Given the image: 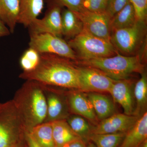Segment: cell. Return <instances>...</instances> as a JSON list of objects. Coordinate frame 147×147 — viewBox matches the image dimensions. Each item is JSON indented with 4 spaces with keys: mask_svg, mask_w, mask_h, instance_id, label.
Listing matches in <instances>:
<instances>
[{
    "mask_svg": "<svg viewBox=\"0 0 147 147\" xmlns=\"http://www.w3.org/2000/svg\"><path fill=\"white\" fill-rule=\"evenodd\" d=\"M87 147H97L96 146H95L94 144H92V143H90V144H89V145H88V146H87Z\"/></svg>",
    "mask_w": 147,
    "mask_h": 147,
    "instance_id": "cell-36",
    "label": "cell"
},
{
    "mask_svg": "<svg viewBox=\"0 0 147 147\" xmlns=\"http://www.w3.org/2000/svg\"><path fill=\"white\" fill-rule=\"evenodd\" d=\"M29 47L40 54L57 55L69 59L76 60V53L64 40L61 37L49 33L30 35Z\"/></svg>",
    "mask_w": 147,
    "mask_h": 147,
    "instance_id": "cell-6",
    "label": "cell"
},
{
    "mask_svg": "<svg viewBox=\"0 0 147 147\" xmlns=\"http://www.w3.org/2000/svg\"><path fill=\"white\" fill-rule=\"evenodd\" d=\"M126 132L110 134H93L89 137L97 147H118Z\"/></svg>",
    "mask_w": 147,
    "mask_h": 147,
    "instance_id": "cell-24",
    "label": "cell"
},
{
    "mask_svg": "<svg viewBox=\"0 0 147 147\" xmlns=\"http://www.w3.org/2000/svg\"><path fill=\"white\" fill-rule=\"evenodd\" d=\"M139 117L125 114H114L92 129L93 134H110L127 132L132 128Z\"/></svg>",
    "mask_w": 147,
    "mask_h": 147,
    "instance_id": "cell-12",
    "label": "cell"
},
{
    "mask_svg": "<svg viewBox=\"0 0 147 147\" xmlns=\"http://www.w3.org/2000/svg\"><path fill=\"white\" fill-rule=\"evenodd\" d=\"M138 147H147V139L142 142Z\"/></svg>",
    "mask_w": 147,
    "mask_h": 147,
    "instance_id": "cell-35",
    "label": "cell"
},
{
    "mask_svg": "<svg viewBox=\"0 0 147 147\" xmlns=\"http://www.w3.org/2000/svg\"><path fill=\"white\" fill-rule=\"evenodd\" d=\"M47 5H56L64 7L74 12H79L83 9L84 0H45Z\"/></svg>",
    "mask_w": 147,
    "mask_h": 147,
    "instance_id": "cell-27",
    "label": "cell"
},
{
    "mask_svg": "<svg viewBox=\"0 0 147 147\" xmlns=\"http://www.w3.org/2000/svg\"><path fill=\"white\" fill-rule=\"evenodd\" d=\"M87 97L92 105L96 117L102 120L114 115L115 111V105L109 98L96 92H91Z\"/></svg>",
    "mask_w": 147,
    "mask_h": 147,
    "instance_id": "cell-18",
    "label": "cell"
},
{
    "mask_svg": "<svg viewBox=\"0 0 147 147\" xmlns=\"http://www.w3.org/2000/svg\"><path fill=\"white\" fill-rule=\"evenodd\" d=\"M70 113L81 116L94 122L96 115L91 103L88 97L81 92L71 91L65 94Z\"/></svg>",
    "mask_w": 147,
    "mask_h": 147,
    "instance_id": "cell-13",
    "label": "cell"
},
{
    "mask_svg": "<svg viewBox=\"0 0 147 147\" xmlns=\"http://www.w3.org/2000/svg\"><path fill=\"white\" fill-rule=\"evenodd\" d=\"M137 21L134 7L129 1L111 19L110 22L111 32L131 27Z\"/></svg>",
    "mask_w": 147,
    "mask_h": 147,
    "instance_id": "cell-21",
    "label": "cell"
},
{
    "mask_svg": "<svg viewBox=\"0 0 147 147\" xmlns=\"http://www.w3.org/2000/svg\"><path fill=\"white\" fill-rule=\"evenodd\" d=\"M146 22L137 21L128 28L112 31L111 42L121 53L131 55L142 44L146 34Z\"/></svg>",
    "mask_w": 147,
    "mask_h": 147,
    "instance_id": "cell-7",
    "label": "cell"
},
{
    "mask_svg": "<svg viewBox=\"0 0 147 147\" xmlns=\"http://www.w3.org/2000/svg\"><path fill=\"white\" fill-rule=\"evenodd\" d=\"M147 139V113L139 118L134 126L126 132L118 147H138Z\"/></svg>",
    "mask_w": 147,
    "mask_h": 147,
    "instance_id": "cell-15",
    "label": "cell"
},
{
    "mask_svg": "<svg viewBox=\"0 0 147 147\" xmlns=\"http://www.w3.org/2000/svg\"><path fill=\"white\" fill-rule=\"evenodd\" d=\"M81 63L102 71L115 81L126 79L132 73L143 72L138 56L116 55L108 57L82 60Z\"/></svg>",
    "mask_w": 147,
    "mask_h": 147,
    "instance_id": "cell-3",
    "label": "cell"
},
{
    "mask_svg": "<svg viewBox=\"0 0 147 147\" xmlns=\"http://www.w3.org/2000/svg\"><path fill=\"white\" fill-rule=\"evenodd\" d=\"M62 35L66 38L71 39L83 30V24L76 13L67 8L62 10Z\"/></svg>",
    "mask_w": 147,
    "mask_h": 147,
    "instance_id": "cell-20",
    "label": "cell"
},
{
    "mask_svg": "<svg viewBox=\"0 0 147 147\" xmlns=\"http://www.w3.org/2000/svg\"><path fill=\"white\" fill-rule=\"evenodd\" d=\"M66 120L72 130L81 139L85 142L89 140L92 128L83 117L78 115H70Z\"/></svg>",
    "mask_w": 147,
    "mask_h": 147,
    "instance_id": "cell-25",
    "label": "cell"
},
{
    "mask_svg": "<svg viewBox=\"0 0 147 147\" xmlns=\"http://www.w3.org/2000/svg\"><path fill=\"white\" fill-rule=\"evenodd\" d=\"M24 124L12 100L0 104V147H15L24 139Z\"/></svg>",
    "mask_w": 147,
    "mask_h": 147,
    "instance_id": "cell-4",
    "label": "cell"
},
{
    "mask_svg": "<svg viewBox=\"0 0 147 147\" xmlns=\"http://www.w3.org/2000/svg\"><path fill=\"white\" fill-rule=\"evenodd\" d=\"M26 131L45 122L47 102L42 84L27 80L16 92L12 99Z\"/></svg>",
    "mask_w": 147,
    "mask_h": 147,
    "instance_id": "cell-2",
    "label": "cell"
},
{
    "mask_svg": "<svg viewBox=\"0 0 147 147\" xmlns=\"http://www.w3.org/2000/svg\"><path fill=\"white\" fill-rule=\"evenodd\" d=\"M51 123L55 147H61L69 142L81 139L72 130L66 120Z\"/></svg>",
    "mask_w": 147,
    "mask_h": 147,
    "instance_id": "cell-19",
    "label": "cell"
},
{
    "mask_svg": "<svg viewBox=\"0 0 147 147\" xmlns=\"http://www.w3.org/2000/svg\"><path fill=\"white\" fill-rule=\"evenodd\" d=\"M40 55V61L36 69L22 72L19 78L50 86L79 90L78 67L70 59L52 54Z\"/></svg>",
    "mask_w": 147,
    "mask_h": 147,
    "instance_id": "cell-1",
    "label": "cell"
},
{
    "mask_svg": "<svg viewBox=\"0 0 147 147\" xmlns=\"http://www.w3.org/2000/svg\"><path fill=\"white\" fill-rule=\"evenodd\" d=\"M134 96L136 106L134 115L140 117L146 112L147 102V76L146 72H142L141 78L135 84Z\"/></svg>",
    "mask_w": 147,
    "mask_h": 147,
    "instance_id": "cell-22",
    "label": "cell"
},
{
    "mask_svg": "<svg viewBox=\"0 0 147 147\" xmlns=\"http://www.w3.org/2000/svg\"><path fill=\"white\" fill-rule=\"evenodd\" d=\"M61 147H87V146L86 142L80 139L69 142Z\"/></svg>",
    "mask_w": 147,
    "mask_h": 147,
    "instance_id": "cell-32",
    "label": "cell"
},
{
    "mask_svg": "<svg viewBox=\"0 0 147 147\" xmlns=\"http://www.w3.org/2000/svg\"><path fill=\"white\" fill-rule=\"evenodd\" d=\"M15 147H27L26 144L25 142V137L24 139L19 142Z\"/></svg>",
    "mask_w": 147,
    "mask_h": 147,
    "instance_id": "cell-34",
    "label": "cell"
},
{
    "mask_svg": "<svg viewBox=\"0 0 147 147\" xmlns=\"http://www.w3.org/2000/svg\"><path fill=\"white\" fill-rule=\"evenodd\" d=\"M0 104H1V102H0Z\"/></svg>",
    "mask_w": 147,
    "mask_h": 147,
    "instance_id": "cell-37",
    "label": "cell"
},
{
    "mask_svg": "<svg viewBox=\"0 0 147 147\" xmlns=\"http://www.w3.org/2000/svg\"><path fill=\"white\" fill-rule=\"evenodd\" d=\"M44 0H19L18 24L28 28L44 8Z\"/></svg>",
    "mask_w": 147,
    "mask_h": 147,
    "instance_id": "cell-16",
    "label": "cell"
},
{
    "mask_svg": "<svg viewBox=\"0 0 147 147\" xmlns=\"http://www.w3.org/2000/svg\"><path fill=\"white\" fill-rule=\"evenodd\" d=\"M24 137L27 147H41L37 143L29 131H25Z\"/></svg>",
    "mask_w": 147,
    "mask_h": 147,
    "instance_id": "cell-31",
    "label": "cell"
},
{
    "mask_svg": "<svg viewBox=\"0 0 147 147\" xmlns=\"http://www.w3.org/2000/svg\"><path fill=\"white\" fill-rule=\"evenodd\" d=\"M74 13L82 21L84 30L95 36L111 41V18L106 11L95 12L83 9Z\"/></svg>",
    "mask_w": 147,
    "mask_h": 147,
    "instance_id": "cell-8",
    "label": "cell"
},
{
    "mask_svg": "<svg viewBox=\"0 0 147 147\" xmlns=\"http://www.w3.org/2000/svg\"><path fill=\"white\" fill-rule=\"evenodd\" d=\"M82 60L108 57L117 55V50L110 41L92 34L83 29L80 33L68 42Z\"/></svg>",
    "mask_w": 147,
    "mask_h": 147,
    "instance_id": "cell-5",
    "label": "cell"
},
{
    "mask_svg": "<svg viewBox=\"0 0 147 147\" xmlns=\"http://www.w3.org/2000/svg\"><path fill=\"white\" fill-rule=\"evenodd\" d=\"M19 0H0V20L13 33L18 24Z\"/></svg>",
    "mask_w": 147,
    "mask_h": 147,
    "instance_id": "cell-17",
    "label": "cell"
},
{
    "mask_svg": "<svg viewBox=\"0 0 147 147\" xmlns=\"http://www.w3.org/2000/svg\"><path fill=\"white\" fill-rule=\"evenodd\" d=\"M129 1V0H109L105 11L112 19Z\"/></svg>",
    "mask_w": 147,
    "mask_h": 147,
    "instance_id": "cell-30",
    "label": "cell"
},
{
    "mask_svg": "<svg viewBox=\"0 0 147 147\" xmlns=\"http://www.w3.org/2000/svg\"><path fill=\"white\" fill-rule=\"evenodd\" d=\"M11 34L8 28L0 20V38L8 36Z\"/></svg>",
    "mask_w": 147,
    "mask_h": 147,
    "instance_id": "cell-33",
    "label": "cell"
},
{
    "mask_svg": "<svg viewBox=\"0 0 147 147\" xmlns=\"http://www.w3.org/2000/svg\"><path fill=\"white\" fill-rule=\"evenodd\" d=\"M40 55L37 51L29 47L21 55L19 63L23 72H30L34 70L39 65Z\"/></svg>",
    "mask_w": 147,
    "mask_h": 147,
    "instance_id": "cell-26",
    "label": "cell"
},
{
    "mask_svg": "<svg viewBox=\"0 0 147 147\" xmlns=\"http://www.w3.org/2000/svg\"><path fill=\"white\" fill-rule=\"evenodd\" d=\"M42 86L47 102V116L45 122L66 120L70 113L65 94L60 93L53 86L43 84Z\"/></svg>",
    "mask_w": 147,
    "mask_h": 147,
    "instance_id": "cell-11",
    "label": "cell"
},
{
    "mask_svg": "<svg viewBox=\"0 0 147 147\" xmlns=\"http://www.w3.org/2000/svg\"><path fill=\"white\" fill-rule=\"evenodd\" d=\"M109 93L112 95L114 101L121 106L125 114L134 115L135 110L134 93L129 81L126 79L116 81Z\"/></svg>",
    "mask_w": 147,
    "mask_h": 147,
    "instance_id": "cell-14",
    "label": "cell"
},
{
    "mask_svg": "<svg viewBox=\"0 0 147 147\" xmlns=\"http://www.w3.org/2000/svg\"><path fill=\"white\" fill-rule=\"evenodd\" d=\"M109 0H84L83 9L95 12L105 11Z\"/></svg>",
    "mask_w": 147,
    "mask_h": 147,
    "instance_id": "cell-29",
    "label": "cell"
},
{
    "mask_svg": "<svg viewBox=\"0 0 147 147\" xmlns=\"http://www.w3.org/2000/svg\"><path fill=\"white\" fill-rule=\"evenodd\" d=\"M41 147H56L51 122L42 123L28 131Z\"/></svg>",
    "mask_w": 147,
    "mask_h": 147,
    "instance_id": "cell-23",
    "label": "cell"
},
{
    "mask_svg": "<svg viewBox=\"0 0 147 147\" xmlns=\"http://www.w3.org/2000/svg\"><path fill=\"white\" fill-rule=\"evenodd\" d=\"M133 6L137 21L146 22L147 16V0H129Z\"/></svg>",
    "mask_w": 147,
    "mask_h": 147,
    "instance_id": "cell-28",
    "label": "cell"
},
{
    "mask_svg": "<svg viewBox=\"0 0 147 147\" xmlns=\"http://www.w3.org/2000/svg\"><path fill=\"white\" fill-rule=\"evenodd\" d=\"M81 91L110 92L116 82L104 73L92 67H78Z\"/></svg>",
    "mask_w": 147,
    "mask_h": 147,
    "instance_id": "cell-10",
    "label": "cell"
},
{
    "mask_svg": "<svg viewBox=\"0 0 147 147\" xmlns=\"http://www.w3.org/2000/svg\"><path fill=\"white\" fill-rule=\"evenodd\" d=\"M47 6L44 17L36 18L28 27L30 35L49 33L61 37L62 7L56 5Z\"/></svg>",
    "mask_w": 147,
    "mask_h": 147,
    "instance_id": "cell-9",
    "label": "cell"
}]
</instances>
